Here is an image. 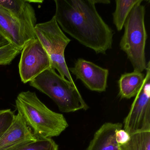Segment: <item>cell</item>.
Returning a JSON list of instances; mask_svg holds the SVG:
<instances>
[{
    "instance_id": "20",
    "label": "cell",
    "mask_w": 150,
    "mask_h": 150,
    "mask_svg": "<svg viewBox=\"0 0 150 150\" xmlns=\"http://www.w3.org/2000/svg\"><path fill=\"white\" fill-rule=\"evenodd\" d=\"M10 43L5 37L0 34V47Z\"/></svg>"
},
{
    "instance_id": "21",
    "label": "cell",
    "mask_w": 150,
    "mask_h": 150,
    "mask_svg": "<svg viewBox=\"0 0 150 150\" xmlns=\"http://www.w3.org/2000/svg\"><path fill=\"white\" fill-rule=\"evenodd\" d=\"M95 4H108L110 3V1L109 0H93Z\"/></svg>"
},
{
    "instance_id": "2",
    "label": "cell",
    "mask_w": 150,
    "mask_h": 150,
    "mask_svg": "<svg viewBox=\"0 0 150 150\" xmlns=\"http://www.w3.org/2000/svg\"><path fill=\"white\" fill-rule=\"evenodd\" d=\"M16 108L36 138L58 137L68 127L64 116L49 109L35 92H21L16 100Z\"/></svg>"
},
{
    "instance_id": "18",
    "label": "cell",
    "mask_w": 150,
    "mask_h": 150,
    "mask_svg": "<svg viewBox=\"0 0 150 150\" xmlns=\"http://www.w3.org/2000/svg\"><path fill=\"white\" fill-rule=\"evenodd\" d=\"M15 115L10 109L0 110V137L11 126Z\"/></svg>"
},
{
    "instance_id": "5",
    "label": "cell",
    "mask_w": 150,
    "mask_h": 150,
    "mask_svg": "<svg viewBox=\"0 0 150 150\" xmlns=\"http://www.w3.org/2000/svg\"><path fill=\"white\" fill-rule=\"evenodd\" d=\"M35 34L49 55L52 68L59 75L74 83L66 63L64 51L71 40L64 34L54 16L50 21L36 25Z\"/></svg>"
},
{
    "instance_id": "16",
    "label": "cell",
    "mask_w": 150,
    "mask_h": 150,
    "mask_svg": "<svg viewBox=\"0 0 150 150\" xmlns=\"http://www.w3.org/2000/svg\"><path fill=\"white\" fill-rule=\"evenodd\" d=\"M15 150H59L57 144L52 138H37Z\"/></svg>"
},
{
    "instance_id": "15",
    "label": "cell",
    "mask_w": 150,
    "mask_h": 150,
    "mask_svg": "<svg viewBox=\"0 0 150 150\" xmlns=\"http://www.w3.org/2000/svg\"><path fill=\"white\" fill-rule=\"evenodd\" d=\"M119 150H150V132L130 135L129 141L119 145Z\"/></svg>"
},
{
    "instance_id": "10",
    "label": "cell",
    "mask_w": 150,
    "mask_h": 150,
    "mask_svg": "<svg viewBox=\"0 0 150 150\" xmlns=\"http://www.w3.org/2000/svg\"><path fill=\"white\" fill-rule=\"evenodd\" d=\"M36 139L22 116L18 113L11 126L0 137V150H15Z\"/></svg>"
},
{
    "instance_id": "3",
    "label": "cell",
    "mask_w": 150,
    "mask_h": 150,
    "mask_svg": "<svg viewBox=\"0 0 150 150\" xmlns=\"http://www.w3.org/2000/svg\"><path fill=\"white\" fill-rule=\"evenodd\" d=\"M29 85L48 96L61 112L70 113L89 108L75 83L61 77L52 67L30 81Z\"/></svg>"
},
{
    "instance_id": "6",
    "label": "cell",
    "mask_w": 150,
    "mask_h": 150,
    "mask_svg": "<svg viewBox=\"0 0 150 150\" xmlns=\"http://www.w3.org/2000/svg\"><path fill=\"white\" fill-rule=\"evenodd\" d=\"M146 70L143 85L124 121V129L130 135L150 132V61L146 64Z\"/></svg>"
},
{
    "instance_id": "1",
    "label": "cell",
    "mask_w": 150,
    "mask_h": 150,
    "mask_svg": "<svg viewBox=\"0 0 150 150\" xmlns=\"http://www.w3.org/2000/svg\"><path fill=\"white\" fill-rule=\"evenodd\" d=\"M54 2V16L63 31L96 53L105 54L112 48L114 31L98 13L93 0Z\"/></svg>"
},
{
    "instance_id": "17",
    "label": "cell",
    "mask_w": 150,
    "mask_h": 150,
    "mask_svg": "<svg viewBox=\"0 0 150 150\" xmlns=\"http://www.w3.org/2000/svg\"><path fill=\"white\" fill-rule=\"evenodd\" d=\"M21 52L11 43L0 47V65L10 64Z\"/></svg>"
},
{
    "instance_id": "13",
    "label": "cell",
    "mask_w": 150,
    "mask_h": 150,
    "mask_svg": "<svg viewBox=\"0 0 150 150\" xmlns=\"http://www.w3.org/2000/svg\"><path fill=\"white\" fill-rule=\"evenodd\" d=\"M145 74L133 71L122 74L118 81L119 95L121 98L129 99L136 96L141 88Z\"/></svg>"
},
{
    "instance_id": "12",
    "label": "cell",
    "mask_w": 150,
    "mask_h": 150,
    "mask_svg": "<svg viewBox=\"0 0 150 150\" xmlns=\"http://www.w3.org/2000/svg\"><path fill=\"white\" fill-rule=\"evenodd\" d=\"M122 126L121 123L103 124L95 132L86 150H119L116 133Z\"/></svg>"
},
{
    "instance_id": "9",
    "label": "cell",
    "mask_w": 150,
    "mask_h": 150,
    "mask_svg": "<svg viewBox=\"0 0 150 150\" xmlns=\"http://www.w3.org/2000/svg\"><path fill=\"white\" fill-rule=\"evenodd\" d=\"M0 34L21 51L28 41L36 38L8 11L1 7Z\"/></svg>"
},
{
    "instance_id": "4",
    "label": "cell",
    "mask_w": 150,
    "mask_h": 150,
    "mask_svg": "<svg viewBox=\"0 0 150 150\" xmlns=\"http://www.w3.org/2000/svg\"><path fill=\"white\" fill-rule=\"evenodd\" d=\"M141 1L132 8L124 27V33L120 41V47L131 63L134 71L142 73L146 70V43L147 34L145 26V8Z\"/></svg>"
},
{
    "instance_id": "8",
    "label": "cell",
    "mask_w": 150,
    "mask_h": 150,
    "mask_svg": "<svg viewBox=\"0 0 150 150\" xmlns=\"http://www.w3.org/2000/svg\"><path fill=\"white\" fill-rule=\"evenodd\" d=\"M69 71L91 91L103 92L107 87L109 71L90 61L79 59Z\"/></svg>"
},
{
    "instance_id": "19",
    "label": "cell",
    "mask_w": 150,
    "mask_h": 150,
    "mask_svg": "<svg viewBox=\"0 0 150 150\" xmlns=\"http://www.w3.org/2000/svg\"><path fill=\"white\" fill-rule=\"evenodd\" d=\"M116 137L117 141L119 145L128 142L130 138V135L124 129H121L117 131Z\"/></svg>"
},
{
    "instance_id": "11",
    "label": "cell",
    "mask_w": 150,
    "mask_h": 150,
    "mask_svg": "<svg viewBox=\"0 0 150 150\" xmlns=\"http://www.w3.org/2000/svg\"><path fill=\"white\" fill-rule=\"evenodd\" d=\"M0 7L8 11L35 37L37 18L29 0H0Z\"/></svg>"
},
{
    "instance_id": "7",
    "label": "cell",
    "mask_w": 150,
    "mask_h": 150,
    "mask_svg": "<svg viewBox=\"0 0 150 150\" xmlns=\"http://www.w3.org/2000/svg\"><path fill=\"white\" fill-rule=\"evenodd\" d=\"M21 53L19 74L23 83L29 82L51 67L50 57L36 38L26 43Z\"/></svg>"
},
{
    "instance_id": "14",
    "label": "cell",
    "mask_w": 150,
    "mask_h": 150,
    "mask_svg": "<svg viewBox=\"0 0 150 150\" xmlns=\"http://www.w3.org/2000/svg\"><path fill=\"white\" fill-rule=\"evenodd\" d=\"M141 0H116V9L113 14V23L117 30L122 29L125 23L132 8Z\"/></svg>"
}]
</instances>
